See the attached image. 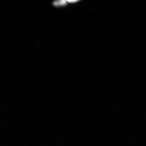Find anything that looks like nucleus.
I'll return each instance as SVG.
<instances>
[{"label":"nucleus","instance_id":"f257e3e1","mask_svg":"<svg viewBox=\"0 0 146 146\" xmlns=\"http://www.w3.org/2000/svg\"><path fill=\"white\" fill-rule=\"evenodd\" d=\"M66 1H55L54 2V4L56 6H63V5H65L66 4Z\"/></svg>","mask_w":146,"mask_h":146}]
</instances>
